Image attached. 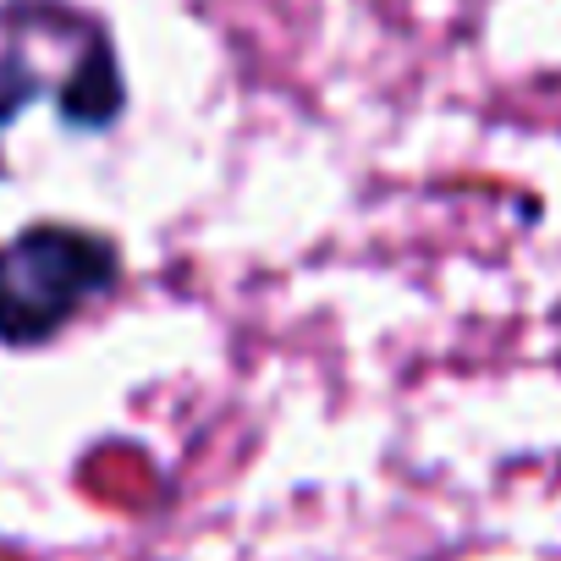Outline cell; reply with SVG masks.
I'll return each instance as SVG.
<instances>
[{
    "label": "cell",
    "mask_w": 561,
    "mask_h": 561,
    "mask_svg": "<svg viewBox=\"0 0 561 561\" xmlns=\"http://www.w3.org/2000/svg\"><path fill=\"white\" fill-rule=\"evenodd\" d=\"M116 287V248L89 231L39 226L0 248V342L34 347Z\"/></svg>",
    "instance_id": "1"
}]
</instances>
